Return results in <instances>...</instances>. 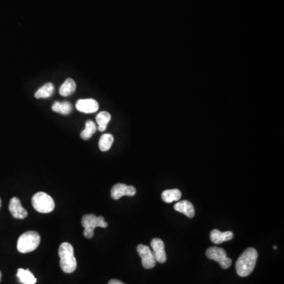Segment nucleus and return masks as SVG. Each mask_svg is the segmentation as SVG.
Listing matches in <instances>:
<instances>
[{"label": "nucleus", "mask_w": 284, "mask_h": 284, "mask_svg": "<svg viewBox=\"0 0 284 284\" xmlns=\"http://www.w3.org/2000/svg\"><path fill=\"white\" fill-rule=\"evenodd\" d=\"M258 254L254 248L246 249L236 262V272L241 277L250 276L256 265Z\"/></svg>", "instance_id": "1"}, {"label": "nucleus", "mask_w": 284, "mask_h": 284, "mask_svg": "<svg viewBox=\"0 0 284 284\" xmlns=\"http://www.w3.org/2000/svg\"><path fill=\"white\" fill-rule=\"evenodd\" d=\"M60 267L66 273H72L77 268V260L75 257V250L71 244L63 242L59 249Z\"/></svg>", "instance_id": "2"}, {"label": "nucleus", "mask_w": 284, "mask_h": 284, "mask_svg": "<svg viewBox=\"0 0 284 284\" xmlns=\"http://www.w3.org/2000/svg\"><path fill=\"white\" fill-rule=\"evenodd\" d=\"M41 243V236L36 232L30 231L27 232L19 237L18 240V252L22 254H27V253L34 251L39 245Z\"/></svg>", "instance_id": "3"}, {"label": "nucleus", "mask_w": 284, "mask_h": 284, "mask_svg": "<svg viewBox=\"0 0 284 284\" xmlns=\"http://www.w3.org/2000/svg\"><path fill=\"white\" fill-rule=\"evenodd\" d=\"M81 224L84 230V235L85 238H92L94 235L95 228L97 227L106 228L107 227V222L105 221L103 216H97L93 214H87L83 216Z\"/></svg>", "instance_id": "4"}, {"label": "nucleus", "mask_w": 284, "mask_h": 284, "mask_svg": "<svg viewBox=\"0 0 284 284\" xmlns=\"http://www.w3.org/2000/svg\"><path fill=\"white\" fill-rule=\"evenodd\" d=\"M32 204L35 209L41 213H49L54 208V200L45 192L36 193L32 197Z\"/></svg>", "instance_id": "5"}, {"label": "nucleus", "mask_w": 284, "mask_h": 284, "mask_svg": "<svg viewBox=\"0 0 284 284\" xmlns=\"http://www.w3.org/2000/svg\"><path fill=\"white\" fill-rule=\"evenodd\" d=\"M206 256L210 260L218 262L224 269L230 268L232 265V259L228 258L225 250L220 247L214 246V247L207 249L206 251Z\"/></svg>", "instance_id": "6"}, {"label": "nucleus", "mask_w": 284, "mask_h": 284, "mask_svg": "<svg viewBox=\"0 0 284 284\" xmlns=\"http://www.w3.org/2000/svg\"><path fill=\"white\" fill-rule=\"evenodd\" d=\"M137 253L141 258V264L143 265L144 268L150 269L155 266V260L154 258V254L151 249L149 246L145 245H138L137 246Z\"/></svg>", "instance_id": "7"}, {"label": "nucleus", "mask_w": 284, "mask_h": 284, "mask_svg": "<svg viewBox=\"0 0 284 284\" xmlns=\"http://www.w3.org/2000/svg\"><path fill=\"white\" fill-rule=\"evenodd\" d=\"M137 193L136 188L133 185H127L123 183L115 184L111 189V196L114 200H119L123 196L133 197Z\"/></svg>", "instance_id": "8"}, {"label": "nucleus", "mask_w": 284, "mask_h": 284, "mask_svg": "<svg viewBox=\"0 0 284 284\" xmlns=\"http://www.w3.org/2000/svg\"><path fill=\"white\" fill-rule=\"evenodd\" d=\"M151 247L155 261L159 262L160 264L164 263L167 260V255L163 241L159 238H154L152 240Z\"/></svg>", "instance_id": "9"}, {"label": "nucleus", "mask_w": 284, "mask_h": 284, "mask_svg": "<svg viewBox=\"0 0 284 284\" xmlns=\"http://www.w3.org/2000/svg\"><path fill=\"white\" fill-rule=\"evenodd\" d=\"M9 210L13 217L15 219L23 220L28 216V212L22 206L20 200L16 197H14L10 199Z\"/></svg>", "instance_id": "10"}, {"label": "nucleus", "mask_w": 284, "mask_h": 284, "mask_svg": "<svg viewBox=\"0 0 284 284\" xmlns=\"http://www.w3.org/2000/svg\"><path fill=\"white\" fill-rule=\"evenodd\" d=\"M76 109L85 114H91L98 111L99 103L94 99L79 100L76 103Z\"/></svg>", "instance_id": "11"}, {"label": "nucleus", "mask_w": 284, "mask_h": 284, "mask_svg": "<svg viewBox=\"0 0 284 284\" xmlns=\"http://www.w3.org/2000/svg\"><path fill=\"white\" fill-rule=\"evenodd\" d=\"M233 238H234V234L232 232H222L220 231L215 229V230L212 231L211 233H210L211 241L214 244H217V245L223 243L224 242L231 241Z\"/></svg>", "instance_id": "12"}, {"label": "nucleus", "mask_w": 284, "mask_h": 284, "mask_svg": "<svg viewBox=\"0 0 284 284\" xmlns=\"http://www.w3.org/2000/svg\"><path fill=\"white\" fill-rule=\"evenodd\" d=\"M174 208L177 212L184 214L189 218H193L195 215V209L191 202L189 201H181L174 206Z\"/></svg>", "instance_id": "13"}, {"label": "nucleus", "mask_w": 284, "mask_h": 284, "mask_svg": "<svg viewBox=\"0 0 284 284\" xmlns=\"http://www.w3.org/2000/svg\"><path fill=\"white\" fill-rule=\"evenodd\" d=\"M162 200L166 203H172L180 201L181 198V193L180 189H166L162 193Z\"/></svg>", "instance_id": "14"}, {"label": "nucleus", "mask_w": 284, "mask_h": 284, "mask_svg": "<svg viewBox=\"0 0 284 284\" xmlns=\"http://www.w3.org/2000/svg\"><path fill=\"white\" fill-rule=\"evenodd\" d=\"M17 276L23 284H35L36 283V279L28 269L19 268L17 272Z\"/></svg>", "instance_id": "15"}, {"label": "nucleus", "mask_w": 284, "mask_h": 284, "mask_svg": "<svg viewBox=\"0 0 284 284\" xmlns=\"http://www.w3.org/2000/svg\"><path fill=\"white\" fill-rule=\"evenodd\" d=\"M76 83L71 78H68L63 82L59 89V94L62 97H68L75 93L76 90Z\"/></svg>", "instance_id": "16"}, {"label": "nucleus", "mask_w": 284, "mask_h": 284, "mask_svg": "<svg viewBox=\"0 0 284 284\" xmlns=\"http://www.w3.org/2000/svg\"><path fill=\"white\" fill-rule=\"evenodd\" d=\"M54 87L52 83L49 82L41 87L35 93V97L40 98H49L54 94Z\"/></svg>", "instance_id": "17"}, {"label": "nucleus", "mask_w": 284, "mask_h": 284, "mask_svg": "<svg viewBox=\"0 0 284 284\" xmlns=\"http://www.w3.org/2000/svg\"><path fill=\"white\" fill-rule=\"evenodd\" d=\"M111 116L110 113L107 111H101L96 117L97 124H98V129L101 132H103L107 129V123L111 121Z\"/></svg>", "instance_id": "18"}, {"label": "nucleus", "mask_w": 284, "mask_h": 284, "mask_svg": "<svg viewBox=\"0 0 284 284\" xmlns=\"http://www.w3.org/2000/svg\"><path fill=\"white\" fill-rule=\"evenodd\" d=\"M52 111L54 112L59 113L62 115H69L72 111V105L68 101H64L63 103L60 102H54V104L52 107Z\"/></svg>", "instance_id": "19"}, {"label": "nucleus", "mask_w": 284, "mask_h": 284, "mask_svg": "<svg viewBox=\"0 0 284 284\" xmlns=\"http://www.w3.org/2000/svg\"><path fill=\"white\" fill-rule=\"evenodd\" d=\"M114 141V137L110 133H104L99 141V148L102 152L108 151Z\"/></svg>", "instance_id": "20"}, {"label": "nucleus", "mask_w": 284, "mask_h": 284, "mask_svg": "<svg viewBox=\"0 0 284 284\" xmlns=\"http://www.w3.org/2000/svg\"><path fill=\"white\" fill-rule=\"evenodd\" d=\"M97 126L91 120H88L85 123V129L81 133V137L83 140L90 139L92 136L97 132Z\"/></svg>", "instance_id": "21"}, {"label": "nucleus", "mask_w": 284, "mask_h": 284, "mask_svg": "<svg viewBox=\"0 0 284 284\" xmlns=\"http://www.w3.org/2000/svg\"><path fill=\"white\" fill-rule=\"evenodd\" d=\"M108 284H125L118 280H111L109 281Z\"/></svg>", "instance_id": "22"}, {"label": "nucleus", "mask_w": 284, "mask_h": 284, "mask_svg": "<svg viewBox=\"0 0 284 284\" xmlns=\"http://www.w3.org/2000/svg\"><path fill=\"white\" fill-rule=\"evenodd\" d=\"M1 279H2V273L0 272V281H1Z\"/></svg>", "instance_id": "23"}, {"label": "nucleus", "mask_w": 284, "mask_h": 284, "mask_svg": "<svg viewBox=\"0 0 284 284\" xmlns=\"http://www.w3.org/2000/svg\"><path fill=\"white\" fill-rule=\"evenodd\" d=\"M1 205H2V201L0 199V207H1Z\"/></svg>", "instance_id": "24"}, {"label": "nucleus", "mask_w": 284, "mask_h": 284, "mask_svg": "<svg viewBox=\"0 0 284 284\" xmlns=\"http://www.w3.org/2000/svg\"><path fill=\"white\" fill-rule=\"evenodd\" d=\"M273 249H274V250H276V249H277V247H276V246H274V247H273Z\"/></svg>", "instance_id": "25"}]
</instances>
